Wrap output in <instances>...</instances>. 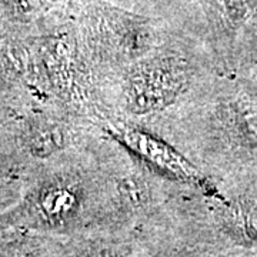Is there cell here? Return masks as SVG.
<instances>
[{"mask_svg":"<svg viewBox=\"0 0 257 257\" xmlns=\"http://www.w3.org/2000/svg\"><path fill=\"white\" fill-rule=\"evenodd\" d=\"M179 92L177 79L165 70H145L132 79L127 99L130 109L138 113L159 110L175 99Z\"/></svg>","mask_w":257,"mask_h":257,"instance_id":"obj_1","label":"cell"},{"mask_svg":"<svg viewBox=\"0 0 257 257\" xmlns=\"http://www.w3.org/2000/svg\"><path fill=\"white\" fill-rule=\"evenodd\" d=\"M76 197L69 189L56 187L45 194L43 207L49 216H66L73 210Z\"/></svg>","mask_w":257,"mask_h":257,"instance_id":"obj_3","label":"cell"},{"mask_svg":"<svg viewBox=\"0 0 257 257\" xmlns=\"http://www.w3.org/2000/svg\"><path fill=\"white\" fill-rule=\"evenodd\" d=\"M62 143V136L55 128L46 127L43 130H39L33 136L32 140V147L39 155H49L53 153L57 147Z\"/></svg>","mask_w":257,"mask_h":257,"instance_id":"obj_4","label":"cell"},{"mask_svg":"<svg viewBox=\"0 0 257 257\" xmlns=\"http://www.w3.org/2000/svg\"><path fill=\"white\" fill-rule=\"evenodd\" d=\"M123 139L132 149L138 150L142 156H145L147 160L153 162L159 167L177 176H194L192 165H189V162H186L183 156H180L176 150L167 146L162 140L138 130H126L123 133Z\"/></svg>","mask_w":257,"mask_h":257,"instance_id":"obj_2","label":"cell"},{"mask_svg":"<svg viewBox=\"0 0 257 257\" xmlns=\"http://www.w3.org/2000/svg\"><path fill=\"white\" fill-rule=\"evenodd\" d=\"M247 230L248 233L257 239V210H254L247 219Z\"/></svg>","mask_w":257,"mask_h":257,"instance_id":"obj_6","label":"cell"},{"mask_svg":"<svg viewBox=\"0 0 257 257\" xmlns=\"http://www.w3.org/2000/svg\"><path fill=\"white\" fill-rule=\"evenodd\" d=\"M239 133L246 146L257 149V114L246 113L240 117Z\"/></svg>","mask_w":257,"mask_h":257,"instance_id":"obj_5","label":"cell"}]
</instances>
